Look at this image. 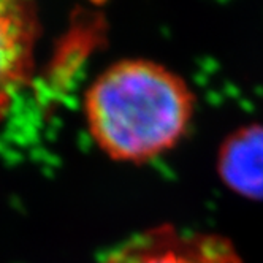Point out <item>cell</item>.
<instances>
[{
	"instance_id": "1",
	"label": "cell",
	"mask_w": 263,
	"mask_h": 263,
	"mask_svg": "<svg viewBox=\"0 0 263 263\" xmlns=\"http://www.w3.org/2000/svg\"><path fill=\"white\" fill-rule=\"evenodd\" d=\"M90 138L109 159L144 163L185 137L195 112V93L181 74L144 58L106 67L84 96Z\"/></svg>"
},
{
	"instance_id": "2",
	"label": "cell",
	"mask_w": 263,
	"mask_h": 263,
	"mask_svg": "<svg viewBox=\"0 0 263 263\" xmlns=\"http://www.w3.org/2000/svg\"><path fill=\"white\" fill-rule=\"evenodd\" d=\"M102 263H241L232 244L211 233H200L172 223L132 235Z\"/></svg>"
},
{
	"instance_id": "3",
	"label": "cell",
	"mask_w": 263,
	"mask_h": 263,
	"mask_svg": "<svg viewBox=\"0 0 263 263\" xmlns=\"http://www.w3.org/2000/svg\"><path fill=\"white\" fill-rule=\"evenodd\" d=\"M40 29L33 2L0 0V122L32 78Z\"/></svg>"
},
{
	"instance_id": "4",
	"label": "cell",
	"mask_w": 263,
	"mask_h": 263,
	"mask_svg": "<svg viewBox=\"0 0 263 263\" xmlns=\"http://www.w3.org/2000/svg\"><path fill=\"white\" fill-rule=\"evenodd\" d=\"M217 172L233 192L263 200V125L241 127L222 143Z\"/></svg>"
}]
</instances>
